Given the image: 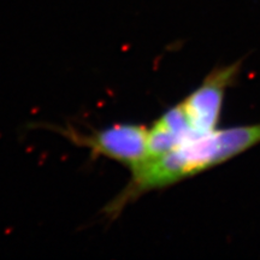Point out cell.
Masks as SVG:
<instances>
[{
  "instance_id": "obj_1",
  "label": "cell",
  "mask_w": 260,
  "mask_h": 260,
  "mask_svg": "<svg viewBox=\"0 0 260 260\" xmlns=\"http://www.w3.org/2000/svg\"><path fill=\"white\" fill-rule=\"evenodd\" d=\"M260 144V124L240 125L213 130L195 136L169 153L161 155L160 165L174 183L229 160Z\"/></svg>"
},
{
  "instance_id": "obj_2",
  "label": "cell",
  "mask_w": 260,
  "mask_h": 260,
  "mask_svg": "<svg viewBox=\"0 0 260 260\" xmlns=\"http://www.w3.org/2000/svg\"><path fill=\"white\" fill-rule=\"evenodd\" d=\"M58 130L75 144L89 148L92 154L104 155L129 169L147 157L148 128L145 125L116 124L87 135L70 128Z\"/></svg>"
},
{
  "instance_id": "obj_3",
  "label": "cell",
  "mask_w": 260,
  "mask_h": 260,
  "mask_svg": "<svg viewBox=\"0 0 260 260\" xmlns=\"http://www.w3.org/2000/svg\"><path fill=\"white\" fill-rule=\"evenodd\" d=\"M237 71V64L213 70L199 88L181 103L190 129L197 136L216 130L222 111L224 93L236 77Z\"/></svg>"
}]
</instances>
